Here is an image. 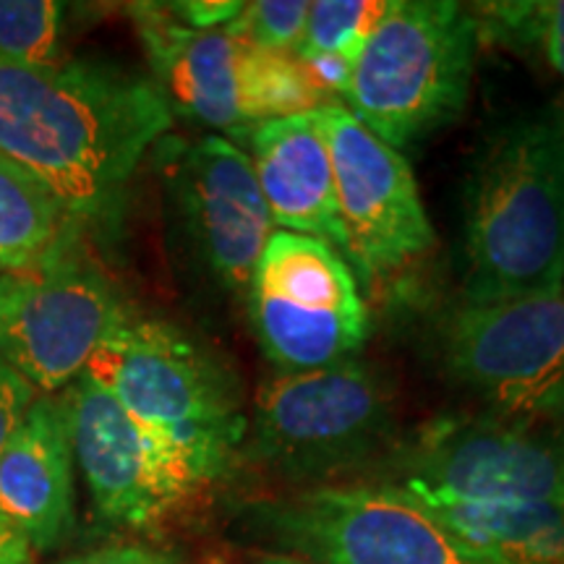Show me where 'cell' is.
Instances as JSON below:
<instances>
[{
  "label": "cell",
  "mask_w": 564,
  "mask_h": 564,
  "mask_svg": "<svg viewBox=\"0 0 564 564\" xmlns=\"http://www.w3.org/2000/svg\"><path fill=\"white\" fill-rule=\"evenodd\" d=\"M167 196L194 262L223 293L246 301L274 232L251 158L223 137L160 144Z\"/></svg>",
  "instance_id": "7c38bea8"
},
{
  "label": "cell",
  "mask_w": 564,
  "mask_h": 564,
  "mask_svg": "<svg viewBox=\"0 0 564 564\" xmlns=\"http://www.w3.org/2000/svg\"><path fill=\"white\" fill-rule=\"evenodd\" d=\"M243 449L295 489L371 474L394 449L392 387L361 361L278 373L257 394Z\"/></svg>",
  "instance_id": "277c9868"
},
{
  "label": "cell",
  "mask_w": 564,
  "mask_h": 564,
  "mask_svg": "<svg viewBox=\"0 0 564 564\" xmlns=\"http://www.w3.org/2000/svg\"><path fill=\"white\" fill-rule=\"evenodd\" d=\"M126 319L121 295L84 241L30 270L0 272V358L45 394L74 384Z\"/></svg>",
  "instance_id": "9c48e42d"
},
{
  "label": "cell",
  "mask_w": 564,
  "mask_h": 564,
  "mask_svg": "<svg viewBox=\"0 0 564 564\" xmlns=\"http://www.w3.org/2000/svg\"><path fill=\"white\" fill-rule=\"evenodd\" d=\"M306 0H257L243 3L241 13L223 30L241 45L295 53L306 30Z\"/></svg>",
  "instance_id": "603a6c76"
},
{
  "label": "cell",
  "mask_w": 564,
  "mask_h": 564,
  "mask_svg": "<svg viewBox=\"0 0 564 564\" xmlns=\"http://www.w3.org/2000/svg\"><path fill=\"white\" fill-rule=\"evenodd\" d=\"M167 9L188 30L209 32L228 26L241 13L243 3H236V0H186V3H167Z\"/></svg>",
  "instance_id": "d4e9b609"
},
{
  "label": "cell",
  "mask_w": 564,
  "mask_h": 564,
  "mask_svg": "<svg viewBox=\"0 0 564 564\" xmlns=\"http://www.w3.org/2000/svg\"><path fill=\"white\" fill-rule=\"evenodd\" d=\"M87 373L192 468L217 481L243 449L249 415L236 373L175 324L126 319L105 337Z\"/></svg>",
  "instance_id": "3957f363"
},
{
  "label": "cell",
  "mask_w": 564,
  "mask_h": 564,
  "mask_svg": "<svg viewBox=\"0 0 564 564\" xmlns=\"http://www.w3.org/2000/svg\"><path fill=\"white\" fill-rule=\"evenodd\" d=\"M82 228L37 181L0 158V272L37 267L84 241Z\"/></svg>",
  "instance_id": "ac0fdd59"
},
{
  "label": "cell",
  "mask_w": 564,
  "mask_h": 564,
  "mask_svg": "<svg viewBox=\"0 0 564 564\" xmlns=\"http://www.w3.org/2000/svg\"><path fill=\"white\" fill-rule=\"evenodd\" d=\"M251 564H314L308 560H301V556L291 554H278V552H257L251 556Z\"/></svg>",
  "instance_id": "f1b7e54d"
},
{
  "label": "cell",
  "mask_w": 564,
  "mask_h": 564,
  "mask_svg": "<svg viewBox=\"0 0 564 564\" xmlns=\"http://www.w3.org/2000/svg\"><path fill=\"white\" fill-rule=\"evenodd\" d=\"M74 447L61 394H42L0 453V520L34 552L55 549L76 520Z\"/></svg>",
  "instance_id": "9a60e30c"
},
{
  "label": "cell",
  "mask_w": 564,
  "mask_h": 564,
  "mask_svg": "<svg viewBox=\"0 0 564 564\" xmlns=\"http://www.w3.org/2000/svg\"><path fill=\"white\" fill-rule=\"evenodd\" d=\"M335 175L337 215L356 278L382 280L419 262L436 246L413 171L345 105L314 110Z\"/></svg>",
  "instance_id": "8fae6325"
},
{
  "label": "cell",
  "mask_w": 564,
  "mask_h": 564,
  "mask_svg": "<svg viewBox=\"0 0 564 564\" xmlns=\"http://www.w3.org/2000/svg\"><path fill=\"white\" fill-rule=\"evenodd\" d=\"M449 377L494 405L491 415L544 421L564 390V291L463 303L440 327Z\"/></svg>",
  "instance_id": "30bf717a"
},
{
  "label": "cell",
  "mask_w": 564,
  "mask_h": 564,
  "mask_svg": "<svg viewBox=\"0 0 564 564\" xmlns=\"http://www.w3.org/2000/svg\"><path fill=\"white\" fill-rule=\"evenodd\" d=\"M478 37L514 53H539L564 79V0H507L470 6Z\"/></svg>",
  "instance_id": "ffe728a7"
},
{
  "label": "cell",
  "mask_w": 564,
  "mask_h": 564,
  "mask_svg": "<svg viewBox=\"0 0 564 564\" xmlns=\"http://www.w3.org/2000/svg\"><path fill=\"white\" fill-rule=\"evenodd\" d=\"M63 11L55 0H0V58L21 66L61 63Z\"/></svg>",
  "instance_id": "7402d4cb"
},
{
  "label": "cell",
  "mask_w": 564,
  "mask_h": 564,
  "mask_svg": "<svg viewBox=\"0 0 564 564\" xmlns=\"http://www.w3.org/2000/svg\"><path fill=\"white\" fill-rule=\"evenodd\" d=\"M544 421H560V423H564V390L560 392V398L554 400V405L549 408V413H546Z\"/></svg>",
  "instance_id": "f546056e"
},
{
  "label": "cell",
  "mask_w": 564,
  "mask_h": 564,
  "mask_svg": "<svg viewBox=\"0 0 564 564\" xmlns=\"http://www.w3.org/2000/svg\"><path fill=\"white\" fill-rule=\"evenodd\" d=\"M253 335L280 373L356 361L369 340V312L352 267L333 246L274 230L249 293Z\"/></svg>",
  "instance_id": "ba28073f"
},
{
  "label": "cell",
  "mask_w": 564,
  "mask_h": 564,
  "mask_svg": "<svg viewBox=\"0 0 564 564\" xmlns=\"http://www.w3.org/2000/svg\"><path fill=\"white\" fill-rule=\"evenodd\" d=\"M37 390L0 358V453L30 413Z\"/></svg>",
  "instance_id": "cb8c5ba5"
},
{
  "label": "cell",
  "mask_w": 564,
  "mask_h": 564,
  "mask_svg": "<svg viewBox=\"0 0 564 564\" xmlns=\"http://www.w3.org/2000/svg\"><path fill=\"white\" fill-rule=\"evenodd\" d=\"M243 139L274 228L329 243L348 262L333 162L314 112L259 123Z\"/></svg>",
  "instance_id": "2e32d148"
},
{
  "label": "cell",
  "mask_w": 564,
  "mask_h": 564,
  "mask_svg": "<svg viewBox=\"0 0 564 564\" xmlns=\"http://www.w3.org/2000/svg\"><path fill=\"white\" fill-rule=\"evenodd\" d=\"M465 303L564 291V112L499 126L468 171L463 215Z\"/></svg>",
  "instance_id": "7a4b0ae2"
},
{
  "label": "cell",
  "mask_w": 564,
  "mask_h": 564,
  "mask_svg": "<svg viewBox=\"0 0 564 564\" xmlns=\"http://www.w3.org/2000/svg\"><path fill=\"white\" fill-rule=\"evenodd\" d=\"M171 126L158 84L116 63L0 58V158L87 230L116 220L141 158Z\"/></svg>",
  "instance_id": "6da1fadb"
},
{
  "label": "cell",
  "mask_w": 564,
  "mask_h": 564,
  "mask_svg": "<svg viewBox=\"0 0 564 564\" xmlns=\"http://www.w3.org/2000/svg\"><path fill=\"white\" fill-rule=\"evenodd\" d=\"M390 0H319L308 3V19L299 45L301 61L340 55L356 66L366 42L384 19Z\"/></svg>",
  "instance_id": "44dd1931"
},
{
  "label": "cell",
  "mask_w": 564,
  "mask_h": 564,
  "mask_svg": "<svg viewBox=\"0 0 564 564\" xmlns=\"http://www.w3.org/2000/svg\"><path fill=\"white\" fill-rule=\"evenodd\" d=\"M61 398L74 460L105 520L152 528L202 489L181 455L147 432L87 371Z\"/></svg>",
  "instance_id": "4fadbf2b"
},
{
  "label": "cell",
  "mask_w": 564,
  "mask_h": 564,
  "mask_svg": "<svg viewBox=\"0 0 564 564\" xmlns=\"http://www.w3.org/2000/svg\"><path fill=\"white\" fill-rule=\"evenodd\" d=\"M306 63L308 74L316 87L322 89V95L335 97L340 95L345 97V91L350 87V76H352V63L340 58V55H316L312 61H303Z\"/></svg>",
  "instance_id": "4316f807"
},
{
  "label": "cell",
  "mask_w": 564,
  "mask_h": 564,
  "mask_svg": "<svg viewBox=\"0 0 564 564\" xmlns=\"http://www.w3.org/2000/svg\"><path fill=\"white\" fill-rule=\"evenodd\" d=\"M55 564H175L171 554L154 552V549L137 546V544H123V546H105L97 552L68 556Z\"/></svg>",
  "instance_id": "484cf974"
},
{
  "label": "cell",
  "mask_w": 564,
  "mask_h": 564,
  "mask_svg": "<svg viewBox=\"0 0 564 564\" xmlns=\"http://www.w3.org/2000/svg\"><path fill=\"white\" fill-rule=\"evenodd\" d=\"M411 499L465 541L505 564H564V499L528 505H478L442 497Z\"/></svg>",
  "instance_id": "e0dca14e"
},
{
  "label": "cell",
  "mask_w": 564,
  "mask_h": 564,
  "mask_svg": "<svg viewBox=\"0 0 564 564\" xmlns=\"http://www.w3.org/2000/svg\"><path fill=\"white\" fill-rule=\"evenodd\" d=\"M361 481L457 502H554L564 499V423L499 415L440 419L405 444H394Z\"/></svg>",
  "instance_id": "52a82bcc"
},
{
  "label": "cell",
  "mask_w": 564,
  "mask_h": 564,
  "mask_svg": "<svg viewBox=\"0 0 564 564\" xmlns=\"http://www.w3.org/2000/svg\"><path fill=\"white\" fill-rule=\"evenodd\" d=\"M243 518L264 552L314 564H505L377 481L293 489L259 499Z\"/></svg>",
  "instance_id": "8992f818"
},
{
  "label": "cell",
  "mask_w": 564,
  "mask_h": 564,
  "mask_svg": "<svg viewBox=\"0 0 564 564\" xmlns=\"http://www.w3.org/2000/svg\"><path fill=\"white\" fill-rule=\"evenodd\" d=\"M478 45L470 6L390 0L352 66L345 108L394 152L411 150L468 105Z\"/></svg>",
  "instance_id": "5b68a950"
},
{
  "label": "cell",
  "mask_w": 564,
  "mask_h": 564,
  "mask_svg": "<svg viewBox=\"0 0 564 564\" xmlns=\"http://www.w3.org/2000/svg\"><path fill=\"white\" fill-rule=\"evenodd\" d=\"M322 105H329V100L316 87L306 63L299 55L241 45V53H238V108H241V118L249 129L267 121L314 112Z\"/></svg>",
  "instance_id": "d6986e66"
},
{
  "label": "cell",
  "mask_w": 564,
  "mask_h": 564,
  "mask_svg": "<svg viewBox=\"0 0 564 564\" xmlns=\"http://www.w3.org/2000/svg\"><path fill=\"white\" fill-rule=\"evenodd\" d=\"M0 564H34L30 541L3 520H0Z\"/></svg>",
  "instance_id": "83f0119b"
},
{
  "label": "cell",
  "mask_w": 564,
  "mask_h": 564,
  "mask_svg": "<svg viewBox=\"0 0 564 564\" xmlns=\"http://www.w3.org/2000/svg\"><path fill=\"white\" fill-rule=\"evenodd\" d=\"M154 84L173 112L188 121L243 139L249 126L238 108V53L225 30H188L167 3L131 6Z\"/></svg>",
  "instance_id": "5bb4252c"
}]
</instances>
